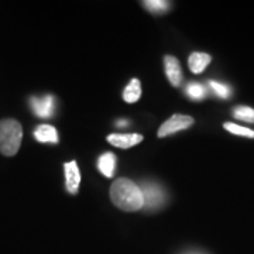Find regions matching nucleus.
Listing matches in <instances>:
<instances>
[{
  "label": "nucleus",
  "instance_id": "obj_4",
  "mask_svg": "<svg viewBox=\"0 0 254 254\" xmlns=\"http://www.w3.org/2000/svg\"><path fill=\"white\" fill-rule=\"evenodd\" d=\"M193 125V119L190 116L185 115H174L168 119L167 122H164L163 125L158 128V137H167L170 134H174L177 131L185 130Z\"/></svg>",
  "mask_w": 254,
  "mask_h": 254
},
{
  "label": "nucleus",
  "instance_id": "obj_13",
  "mask_svg": "<svg viewBox=\"0 0 254 254\" xmlns=\"http://www.w3.org/2000/svg\"><path fill=\"white\" fill-rule=\"evenodd\" d=\"M143 6L154 14H163L170 9V3L164 0H145L143 1Z\"/></svg>",
  "mask_w": 254,
  "mask_h": 254
},
{
  "label": "nucleus",
  "instance_id": "obj_15",
  "mask_svg": "<svg viewBox=\"0 0 254 254\" xmlns=\"http://www.w3.org/2000/svg\"><path fill=\"white\" fill-rule=\"evenodd\" d=\"M233 116L247 123H254V109L249 106H236L233 109Z\"/></svg>",
  "mask_w": 254,
  "mask_h": 254
},
{
  "label": "nucleus",
  "instance_id": "obj_6",
  "mask_svg": "<svg viewBox=\"0 0 254 254\" xmlns=\"http://www.w3.org/2000/svg\"><path fill=\"white\" fill-rule=\"evenodd\" d=\"M64 171H65V187L69 193L75 195L79 188V182H81V173L79 168L75 161H69L64 165Z\"/></svg>",
  "mask_w": 254,
  "mask_h": 254
},
{
  "label": "nucleus",
  "instance_id": "obj_18",
  "mask_svg": "<svg viewBox=\"0 0 254 254\" xmlns=\"http://www.w3.org/2000/svg\"><path fill=\"white\" fill-rule=\"evenodd\" d=\"M128 125V122H126V120H120V122H118V126L120 127H125Z\"/></svg>",
  "mask_w": 254,
  "mask_h": 254
},
{
  "label": "nucleus",
  "instance_id": "obj_12",
  "mask_svg": "<svg viewBox=\"0 0 254 254\" xmlns=\"http://www.w3.org/2000/svg\"><path fill=\"white\" fill-rule=\"evenodd\" d=\"M141 96V83L138 79H131L123 92V99L127 103H134Z\"/></svg>",
  "mask_w": 254,
  "mask_h": 254
},
{
  "label": "nucleus",
  "instance_id": "obj_14",
  "mask_svg": "<svg viewBox=\"0 0 254 254\" xmlns=\"http://www.w3.org/2000/svg\"><path fill=\"white\" fill-rule=\"evenodd\" d=\"M187 95L190 96V99L193 100H202L205 96H206V88L200 83H196V82H190V85L187 86Z\"/></svg>",
  "mask_w": 254,
  "mask_h": 254
},
{
  "label": "nucleus",
  "instance_id": "obj_17",
  "mask_svg": "<svg viewBox=\"0 0 254 254\" xmlns=\"http://www.w3.org/2000/svg\"><path fill=\"white\" fill-rule=\"evenodd\" d=\"M209 85H210V89L216 93V96L219 98H222V99H227L230 95H232V89L225 85V83H220V82L216 81H210L209 82Z\"/></svg>",
  "mask_w": 254,
  "mask_h": 254
},
{
  "label": "nucleus",
  "instance_id": "obj_1",
  "mask_svg": "<svg viewBox=\"0 0 254 254\" xmlns=\"http://www.w3.org/2000/svg\"><path fill=\"white\" fill-rule=\"evenodd\" d=\"M110 199L122 210L136 212L144 206L140 187L127 178H119L110 187Z\"/></svg>",
  "mask_w": 254,
  "mask_h": 254
},
{
  "label": "nucleus",
  "instance_id": "obj_11",
  "mask_svg": "<svg viewBox=\"0 0 254 254\" xmlns=\"http://www.w3.org/2000/svg\"><path fill=\"white\" fill-rule=\"evenodd\" d=\"M98 168L106 178H112L116 168V155L113 153H105L98 160Z\"/></svg>",
  "mask_w": 254,
  "mask_h": 254
},
{
  "label": "nucleus",
  "instance_id": "obj_5",
  "mask_svg": "<svg viewBox=\"0 0 254 254\" xmlns=\"http://www.w3.org/2000/svg\"><path fill=\"white\" fill-rule=\"evenodd\" d=\"M30 105L38 118L48 119L54 115V96L53 95H46L43 98L34 96L30 99Z\"/></svg>",
  "mask_w": 254,
  "mask_h": 254
},
{
  "label": "nucleus",
  "instance_id": "obj_16",
  "mask_svg": "<svg viewBox=\"0 0 254 254\" xmlns=\"http://www.w3.org/2000/svg\"><path fill=\"white\" fill-rule=\"evenodd\" d=\"M223 127L226 128L229 133H232V134L249 137V138H254V130H252V128L239 126V125H235V123H225Z\"/></svg>",
  "mask_w": 254,
  "mask_h": 254
},
{
  "label": "nucleus",
  "instance_id": "obj_8",
  "mask_svg": "<svg viewBox=\"0 0 254 254\" xmlns=\"http://www.w3.org/2000/svg\"><path fill=\"white\" fill-rule=\"evenodd\" d=\"M108 141L112 145L119 147V148H130L133 145L141 143L143 141V136L141 134H136V133H130V134L115 133V134H109L108 136Z\"/></svg>",
  "mask_w": 254,
  "mask_h": 254
},
{
  "label": "nucleus",
  "instance_id": "obj_2",
  "mask_svg": "<svg viewBox=\"0 0 254 254\" xmlns=\"http://www.w3.org/2000/svg\"><path fill=\"white\" fill-rule=\"evenodd\" d=\"M23 138V127L14 119L0 122V153L6 157L17 154Z\"/></svg>",
  "mask_w": 254,
  "mask_h": 254
},
{
  "label": "nucleus",
  "instance_id": "obj_9",
  "mask_svg": "<svg viewBox=\"0 0 254 254\" xmlns=\"http://www.w3.org/2000/svg\"><path fill=\"white\" fill-rule=\"evenodd\" d=\"M212 61V57L205 53H192L188 60L190 69L193 73H200L205 71V68L208 66L209 63Z\"/></svg>",
  "mask_w": 254,
  "mask_h": 254
},
{
  "label": "nucleus",
  "instance_id": "obj_10",
  "mask_svg": "<svg viewBox=\"0 0 254 254\" xmlns=\"http://www.w3.org/2000/svg\"><path fill=\"white\" fill-rule=\"evenodd\" d=\"M34 137L40 143H58V133L54 126L50 125H41L36 128Z\"/></svg>",
  "mask_w": 254,
  "mask_h": 254
},
{
  "label": "nucleus",
  "instance_id": "obj_3",
  "mask_svg": "<svg viewBox=\"0 0 254 254\" xmlns=\"http://www.w3.org/2000/svg\"><path fill=\"white\" fill-rule=\"evenodd\" d=\"M141 193H143V199H144V206L143 208L148 210H157L165 203V190H163L161 185L155 184V182H143L141 187Z\"/></svg>",
  "mask_w": 254,
  "mask_h": 254
},
{
  "label": "nucleus",
  "instance_id": "obj_7",
  "mask_svg": "<svg viewBox=\"0 0 254 254\" xmlns=\"http://www.w3.org/2000/svg\"><path fill=\"white\" fill-rule=\"evenodd\" d=\"M164 65H165V73H167L168 81L171 82L173 86H180L182 83V78H184L180 61L175 57L167 55L164 58Z\"/></svg>",
  "mask_w": 254,
  "mask_h": 254
},
{
  "label": "nucleus",
  "instance_id": "obj_19",
  "mask_svg": "<svg viewBox=\"0 0 254 254\" xmlns=\"http://www.w3.org/2000/svg\"><path fill=\"white\" fill-rule=\"evenodd\" d=\"M187 254H202V253H187Z\"/></svg>",
  "mask_w": 254,
  "mask_h": 254
}]
</instances>
